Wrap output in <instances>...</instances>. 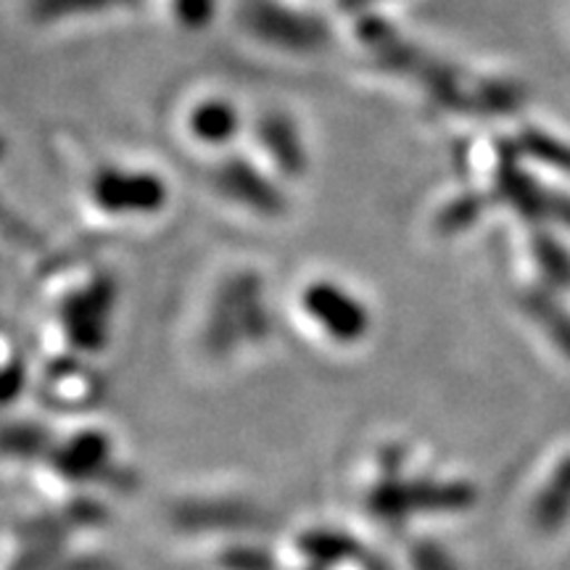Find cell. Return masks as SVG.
Instances as JSON below:
<instances>
[{
	"label": "cell",
	"instance_id": "cell-1",
	"mask_svg": "<svg viewBox=\"0 0 570 570\" xmlns=\"http://www.w3.org/2000/svg\"><path fill=\"white\" fill-rule=\"evenodd\" d=\"M88 169L82 194L104 217H151L169 202L167 177L151 164L101 159Z\"/></svg>",
	"mask_w": 570,
	"mask_h": 570
},
{
	"label": "cell",
	"instance_id": "cell-2",
	"mask_svg": "<svg viewBox=\"0 0 570 570\" xmlns=\"http://www.w3.org/2000/svg\"><path fill=\"white\" fill-rule=\"evenodd\" d=\"M248 117L238 98L223 88H198L185 92L175 109V132L188 151L202 159H217L246 140Z\"/></svg>",
	"mask_w": 570,
	"mask_h": 570
},
{
	"label": "cell",
	"instance_id": "cell-3",
	"mask_svg": "<svg viewBox=\"0 0 570 570\" xmlns=\"http://www.w3.org/2000/svg\"><path fill=\"white\" fill-rule=\"evenodd\" d=\"M240 19L248 38L259 40V46L273 51L312 56L327 46V30L323 24L277 0H246Z\"/></svg>",
	"mask_w": 570,
	"mask_h": 570
},
{
	"label": "cell",
	"instance_id": "cell-4",
	"mask_svg": "<svg viewBox=\"0 0 570 570\" xmlns=\"http://www.w3.org/2000/svg\"><path fill=\"white\" fill-rule=\"evenodd\" d=\"M246 135H252L254 159L277 180H294L309 169V151L294 114L285 109H265L256 117L252 114Z\"/></svg>",
	"mask_w": 570,
	"mask_h": 570
},
{
	"label": "cell",
	"instance_id": "cell-5",
	"mask_svg": "<svg viewBox=\"0 0 570 570\" xmlns=\"http://www.w3.org/2000/svg\"><path fill=\"white\" fill-rule=\"evenodd\" d=\"M135 0H30V17L40 27L69 24V19L109 17L119 9H130Z\"/></svg>",
	"mask_w": 570,
	"mask_h": 570
},
{
	"label": "cell",
	"instance_id": "cell-6",
	"mask_svg": "<svg viewBox=\"0 0 570 570\" xmlns=\"http://www.w3.org/2000/svg\"><path fill=\"white\" fill-rule=\"evenodd\" d=\"M161 6L173 24L194 32L209 24L214 9H217V0H161Z\"/></svg>",
	"mask_w": 570,
	"mask_h": 570
}]
</instances>
